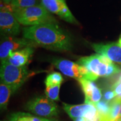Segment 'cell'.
I'll use <instances>...</instances> for the list:
<instances>
[{"instance_id":"6da1fadb","label":"cell","mask_w":121,"mask_h":121,"mask_svg":"<svg viewBox=\"0 0 121 121\" xmlns=\"http://www.w3.org/2000/svg\"><path fill=\"white\" fill-rule=\"evenodd\" d=\"M22 35L24 38L46 49L57 51H69L71 39L57 24H45L25 27Z\"/></svg>"},{"instance_id":"7a4b0ae2","label":"cell","mask_w":121,"mask_h":121,"mask_svg":"<svg viewBox=\"0 0 121 121\" xmlns=\"http://www.w3.org/2000/svg\"><path fill=\"white\" fill-rule=\"evenodd\" d=\"M77 63L85 67L88 71L85 79L93 81L99 77L110 76L120 71L119 68L110 59L98 53L82 57Z\"/></svg>"},{"instance_id":"3957f363","label":"cell","mask_w":121,"mask_h":121,"mask_svg":"<svg viewBox=\"0 0 121 121\" xmlns=\"http://www.w3.org/2000/svg\"><path fill=\"white\" fill-rule=\"evenodd\" d=\"M13 13L20 24L35 26L45 24H57L56 19L42 4L27 8H13Z\"/></svg>"},{"instance_id":"277c9868","label":"cell","mask_w":121,"mask_h":121,"mask_svg":"<svg viewBox=\"0 0 121 121\" xmlns=\"http://www.w3.org/2000/svg\"><path fill=\"white\" fill-rule=\"evenodd\" d=\"M29 75V73L26 66H16L7 61L1 62V82L11 86L15 91L23 85Z\"/></svg>"},{"instance_id":"5b68a950","label":"cell","mask_w":121,"mask_h":121,"mask_svg":"<svg viewBox=\"0 0 121 121\" xmlns=\"http://www.w3.org/2000/svg\"><path fill=\"white\" fill-rule=\"evenodd\" d=\"M26 109L38 116L51 118L57 116L58 109L54 100L47 96H39L29 101L26 105Z\"/></svg>"},{"instance_id":"8992f818","label":"cell","mask_w":121,"mask_h":121,"mask_svg":"<svg viewBox=\"0 0 121 121\" xmlns=\"http://www.w3.org/2000/svg\"><path fill=\"white\" fill-rule=\"evenodd\" d=\"M34 44L25 38H18L15 37L6 36L1 39L0 44L1 63L6 61L12 53L28 47L34 46Z\"/></svg>"},{"instance_id":"52a82bcc","label":"cell","mask_w":121,"mask_h":121,"mask_svg":"<svg viewBox=\"0 0 121 121\" xmlns=\"http://www.w3.org/2000/svg\"><path fill=\"white\" fill-rule=\"evenodd\" d=\"M0 29L1 32L6 36L15 37L19 34L20 23L13 11L6 9H1Z\"/></svg>"},{"instance_id":"ba28073f","label":"cell","mask_w":121,"mask_h":121,"mask_svg":"<svg viewBox=\"0 0 121 121\" xmlns=\"http://www.w3.org/2000/svg\"><path fill=\"white\" fill-rule=\"evenodd\" d=\"M93 49L98 54L104 56L121 67V45L118 43L92 44Z\"/></svg>"},{"instance_id":"9c48e42d","label":"cell","mask_w":121,"mask_h":121,"mask_svg":"<svg viewBox=\"0 0 121 121\" xmlns=\"http://www.w3.org/2000/svg\"><path fill=\"white\" fill-rule=\"evenodd\" d=\"M78 81L84 93L85 103L95 105L100 101L102 91L93 81L82 78Z\"/></svg>"},{"instance_id":"30bf717a","label":"cell","mask_w":121,"mask_h":121,"mask_svg":"<svg viewBox=\"0 0 121 121\" xmlns=\"http://www.w3.org/2000/svg\"><path fill=\"white\" fill-rule=\"evenodd\" d=\"M53 64L65 75L78 80L82 78L81 66L78 63L65 59H54Z\"/></svg>"},{"instance_id":"8fae6325","label":"cell","mask_w":121,"mask_h":121,"mask_svg":"<svg viewBox=\"0 0 121 121\" xmlns=\"http://www.w3.org/2000/svg\"><path fill=\"white\" fill-rule=\"evenodd\" d=\"M34 52L33 47L30 46L12 53L6 61L16 66H25Z\"/></svg>"},{"instance_id":"7c38bea8","label":"cell","mask_w":121,"mask_h":121,"mask_svg":"<svg viewBox=\"0 0 121 121\" xmlns=\"http://www.w3.org/2000/svg\"><path fill=\"white\" fill-rule=\"evenodd\" d=\"M63 109L71 119L79 117H85L92 109L95 107L94 104H84L80 105H71L63 103Z\"/></svg>"},{"instance_id":"4fadbf2b","label":"cell","mask_w":121,"mask_h":121,"mask_svg":"<svg viewBox=\"0 0 121 121\" xmlns=\"http://www.w3.org/2000/svg\"><path fill=\"white\" fill-rule=\"evenodd\" d=\"M110 108L108 112L99 116V121H116L121 108V95H117L109 102Z\"/></svg>"},{"instance_id":"5bb4252c","label":"cell","mask_w":121,"mask_h":121,"mask_svg":"<svg viewBox=\"0 0 121 121\" xmlns=\"http://www.w3.org/2000/svg\"><path fill=\"white\" fill-rule=\"evenodd\" d=\"M42 4L50 13L60 15L65 7V0H42Z\"/></svg>"},{"instance_id":"9a60e30c","label":"cell","mask_w":121,"mask_h":121,"mask_svg":"<svg viewBox=\"0 0 121 121\" xmlns=\"http://www.w3.org/2000/svg\"><path fill=\"white\" fill-rule=\"evenodd\" d=\"M16 91L11 86L4 83L0 84V107L1 110H4L7 108L8 103L12 94Z\"/></svg>"},{"instance_id":"2e32d148","label":"cell","mask_w":121,"mask_h":121,"mask_svg":"<svg viewBox=\"0 0 121 121\" xmlns=\"http://www.w3.org/2000/svg\"><path fill=\"white\" fill-rule=\"evenodd\" d=\"M63 78L61 74L58 72H53L47 76L45 80V86L61 85Z\"/></svg>"},{"instance_id":"e0dca14e","label":"cell","mask_w":121,"mask_h":121,"mask_svg":"<svg viewBox=\"0 0 121 121\" xmlns=\"http://www.w3.org/2000/svg\"><path fill=\"white\" fill-rule=\"evenodd\" d=\"M10 4L13 8L24 9L41 4H39V0H13Z\"/></svg>"},{"instance_id":"ac0fdd59","label":"cell","mask_w":121,"mask_h":121,"mask_svg":"<svg viewBox=\"0 0 121 121\" xmlns=\"http://www.w3.org/2000/svg\"><path fill=\"white\" fill-rule=\"evenodd\" d=\"M60 85L53 86H47L45 87V94L47 97L52 100H59V93H60Z\"/></svg>"},{"instance_id":"d6986e66","label":"cell","mask_w":121,"mask_h":121,"mask_svg":"<svg viewBox=\"0 0 121 121\" xmlns=\"http://www.w3.org/2000/svg\"><path fill=\"white\" fill-rule=\"evenodd\" d=\"M95 106L97 109L99 117L103 116L108 113L110 108L109 102L105 100L100 101L96 104H95Z\"/></svg>"},{"instance_id":"ffe728a7","label":"cell","mask_w":121,"mask_h":121,"mask_svg":"<svg viewBox=\"0 0 121 121\" xmlns=\"http://www.w3.org/2000/svg\"><path fill=\"white\" fill-rule=\"evenodd\" d=\"M32 115L24 113H15L9 121H33Z\"/></svg>"},{"instance_id":"44dd1931","label":"cell","mask_w":121,"mask_h":121,"mask_svg":"<svg viewBox=\"0 0 121 121\" xmlns=\"http://www.w3.org/2000/svg\"><path fill=\"white\" fill-rule=\"evenodd\" d=\"M104 99L107 102H109L111 100H113L116 96V94L113 90L108 91L104 94Z\"/></svg>"},{"instance_id":"7402d4cb","label":"cell","mask_w":121,"mask_h":121,"mask_svg":"<svg viewBox=\"0 0 121 121\" xmlns=\"http://www.w3.org/2000/svg\"><path fill=\"white\" fill-rule=\"evenodd\" d=\"M112 90L114 91L116 96L117 95H121V82L115 83L112 86Z\"/></svg>"},{"instance_id":"603a6c76","label":"cell","mask_w":121,"mask_h":121,"mask_svg":"<svg viewBox=\"0 0 121 121\" xmlns=\"http://www.w3.org/2000/svg\"><path fill=\"white\" fill-rule=\"evenodd\" d=\"M73 121H87V120L85 117H79L75 119Z\"/></svg>"},{"instance_id":"cb8c5ba5","label":"cell","mask_w":121,"mask_h":121,"mask_svg":"<svg viewBox=\"0 0 121 121\" xmlns=\"http://www.w3.org/2000/svg\"><path fill=\"white\" fill-rule=\"evenodd\" d=\"M1 1H2V0H1ZM13 1V0H2V1L4 3H5V4H11V2Z\"/></svg>"},{"instance_id":"d4e9b609","label":"cell","mask_w":121,"mask_h":121,"mask_svg":"<svg viewBox=\"0 0 121 121\" xmlns=\"http://www.w3.org/2000/svg\"><path fill=\"white\" fill-rule=\"evenodd\" d=\"M120 82H121V75L120 76V77H119L118 80L116 82V83H120Z\"/></svg>"},{"instance_id":"484cf974","label":"cell","mask_w":121,"mask_h":121,"mask_svg":"<svg viewBox=\"0 0 121 121\" xmlns=\"http://www.w3.org/2000/svg\"><path fill=\"white\" fill-rule=\"evenodd\" d=\"M118 43H119V45H121V38H119V40H118Z\"/></svg>"},{"instance_id":"4316f807","label":"cell","mask_w":121,"mask_h":121,"mask_svg":"<svg viewBox=\"0 0 121 121\" xmlns=\"http://www.w3.org/2000/svg\"></svg>"}]
</instances>
